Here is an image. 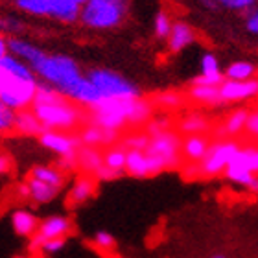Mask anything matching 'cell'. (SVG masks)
<instances>
[{"label": "cell", "instance_id": "obj_1", "mask_svg": "<svg viewBox=\"0 0 258 258\" xmlns=\"http://www.w3.org/2000/svg\"><path fill=\"white\" fill-rule=\"evenodd\" d=\"M153 116V102L144 98L135 100H114V102L100 103L96 107L87 111V122L96 124L111 131H124V127L144 125Z\"/></svg>", "mask_w": 258, "mask_h": 258}, {"label": "cell", "instance_id": "obj_2", "mask_svg": "<svg viewBox=\"0 0 258 258\" xmlns=\"http://www.w3.org/2000/svg\"><path fill=\"white\" fill-rule=\"evenodd\" d=\"M28 67L33 70L35 78L41 83L52 85L69 100L72 96V92L76 91V87L85 78V72L81 70L80 63L72 59L70 55L48 54L44 50H41L37 57Z\"/></svg>", "mask_w": 258, "mask_h": 258}, {"label": "cell", "instance_id": "obj_3", "mask_svg": "<svg viewBox=\"0 0 258 258\" xmlns=\"http://www.w3.org/2000/svg\"><path fill=\"white\" fill-rule=\"evenodd\" d=\"M30 109L37 116L41 125L44 129H52V131H70L72 133L87 122L85 109L80 107L69 98H64L63 94L52 102L32 103Z\"/></svg>", "mask_w": 258, "mask_h": 258}, {"label": "cell", "instance_id": "obj_4", "mask_svg": "<svg viewBox=\"0 0 258 258\" xmlns=\"http://www.w3.org/2000/svg\"><path fill=\"white\" fill-rule=\"evenodd\" d=\"M129 13V0H85L80 22L89 30L109 32L122 26Z\"/></svg>", "mask_w": 258, "mask_h": 258}, {"label": "cell", "instance_id": "obj_5", "mask_svg": "<svg viewBox=\"0 0 258 258\" xmlns=\"http://www.w3.org/2000/svg\"><path fill=\"white\" fill-rule=\"evenodd\" d=\"M181 135L172 131V127L162 129L159 133L151 135L150 142L146 146V157H148V170L151 175L177 168L181 162Z\"/></svg>", "mask_w": 258, "mask_h": 258}, {"label": "cell", "instance_id": "obj_6", "mask_svg": "<svg viewBox=\"0 0 258 258\" xmlns=\"http://www.w3.org/2000/svg\"><path fill=\"white\" fill-rule=\"evenodd\" d=\"M85 76L87 80L92 83V87L96 89L98 96H100V103L114 102V100H135V98L142 96L139 85L127 80L125 76H122L116 70L91 69Z\"/></svg>", "mask_w": 258, "mask_h": 258}, {"label": "cell", "instance_id": "obj_7", "mask_svg": "<svg viewBox=\"0 0 258 258\" xmlns=\"http://www.w3.org/2000/svg\"><path fill=\"white\" fill-rule=\"evenodd\" d=\"M240 150V142L234 139H220L216 142H210L209 150L205 153V157L199 161V168L201 173L207 177H214L223 173L227 164L232 161V157L236 155V151Z\"/></svg>", "mask_w": 258, "mask_h": 258}, {"label": "cell", "instance_id": "obj_8", "mask_svg": "<svg viewBox=\"0 0 258 258\" xmlns=\"http://www.w3.org/2000/svg\"><path fill=\"white\" fill-rule=\"evenodd\" d=\"M72 232V220L64 214H54L48 216L46 220L39 221V227L35 234L30 238V249L39 251L41 243L52 238H67Z\"/></svg>", "mask_w": 258, "mask_h": 258}, {"label": "cell", "instance_id": "obj_9", "mask_svg": "<svg viewBox=\"0 0 258 258\" xmlns=\"http://www.w3.org/2000/svg\"><path fill=\"white\" fill-rule=\"evenodd\" d=\"M37 140L44 150L52 151V153L57 157L74 155L81 146L78 135L70 133V131H52V129H44L43 133L37 137Z\"/></svg>", "mask_w": 258, "mask_h": 258}, {"label": "cell", "instance_id": "obj_10", "mask_svg": "<svg viewBox=\"0 0 258 258\" xmlns=\"http://www.w3.org/2000/svg\"><path fill=\"white\" fill-rule=\"evenodd\" d=\"M220 96H221V103L253 100V98L258 96V78H251V80H243V81L223 80L220 85Z\"/></svg>", "mask_w": 258, "mask_h": 258}, {"label": "cell", "instance_id": "obj_11", "mask_svg": "<svg viewBox=\"0 0 258 258\" xmlns=\"http://www.w3.org/2000/svg\"><path fill=\"white\" fill-rule=\"evenodd\" d=\"M78 139L83 146H92V148H102V146H113L118 142L120 133L111 131V129H103L96 124H87L81 125V131L78 133Z\"/></svg>", "mask_w": 258, "mask_h": 258}, {"label": "cell", "instance_id": "obj_12", "mask_svg": "<svg viewBox=\"0 0 258 258\" xmlns=\"http://www.w3.org/2000/svg\"><path fill=\"white\" fill-rule=\"evenodd\" d=\"M166 41L168 50L172 54H179V52L188 48L190 44L196 41V32H194V28L190 26L188 22L177 21L172 24V30H170V35L166 37Z\"/></svg>", "mask_w": 258, "mask_h": 258}, {"label": "cell", "instance_id": "obj_13", "mask_svg": "<svg viewBox=\"0 0 258 258\" xmlns=\"http://www.w3.org/2000/svg\"><path fill=\"white\" fill-rule=\"evenodd\" d=\"M96 194V179L92 175L81 173L80 177H76V181L72 183V188L69 192V203L72 207H81L87 201H91Z\"/></svg>", "mask_w": 258, "mask_h": 258}, {"label": "cell", "instance_id": "obj_14", "mask_svg": "<svg viewBox=\"0 0 258 258\" xmlns=\"http://www.w3.org/2000/svg\"><path fill=\"white\" fill-rule=\"evenodd\" d=\"M210 146V139L207 135H186L181 140V155L188 162H199L205 157Z\"/></svg>", "mask_w": 258, "mask_h": 258}, {"label": "cell", "instance_id": "obj_15", "mask_svg": "<svg viewBox=\"0 0 258 258\" xmlns=\"http://www.w3.org/2000/svg\"><path fill=\"white\" fill-rule=\"evenodd\" d=\"M76 157H78V170L87 175H94L103 164V151H100V148L81 144Z\"/></svg>", "mask_w": 258, "mask_h": 258}, {"label": "cell", "instance_id": "obj_16", "mask_svg": "<svg viewBox=\"0 0 258 258\" xmlns=\"http://www.w3.org/2000/svg\"><path fill=\"white\" fill-rule=\"evenodd\" d=\"M44 127L37 120V116L32 113V109H21L15 113V133L21 137H28V139H37L39 135L43 133Z\"/></svg>", "mask_w": 258, "mask_h": 258}, {"label": "cell", "instance_id": "obj_17", "mask_svg": "<svg viewBox=\"0 0 258 258\" xmlns=\"http://www.w3.org/2000/svg\"><path fill=\"white\" fill-rule=\"evenodd\" d=\"M11 227L19 236L32 238L39 227L37 216L28 209H17L11 212Z\"/></svg>", "mask_w": 258, "mask_h": 258}, {"label": "cell", "instance_id": "obj_18", "mask_svg": "<svg viewBox=\"0 0 258 258\" xmlns=\"http://www.w3.org/2000/svg\"><path fill=\"white\" fill-rule=\"evenodd\" d=\"M26 184H28V199L33 201L35 205L52 203L61 192V190L50 186L48 183H43V181H39V179H35V177H30V175H28V179H26Z\"/></svg>", "mask_w": 258, "mask_h": 258}, {"label": "cell", "instance_id": "obj_19", "mask_svg": "<svg viewBox=\"0 0 258 258\" xmlns=\"http://www.w3.org/2000/svg\"><path fill=\"white\" fill-rule=\"evenodd\" d=\"M30 177H35L43 183H48L50 186H54L57 190H63L64 186V172H61L59 168L52 166V164H35L30 170Z\"/></svg>", "mask_w": 258, "mask_h": 258}, {"label": "cell", "instance_id": "obj_20", "mask_svg": "<svg viewBox=\"0 0 258 258\" xmlns=\"http://www.w3.org/2000/svg\"><path fill=\"white\" fill-rule=\"evenodd\" d=\"M124 170H125V173L131 175V177H137V179L150 177V170H148V157H146L144 150H127Z\"/></svg>", "mask_w": 258, "mask_h": 258}, {"label": "cell", "instance_id": "obj_21", "mask_svg": "<svg viewBox=\"0 0 258 258\" xmlns=\"http://www.w3.org/2000/svg\"><path fill=\"white\" fill-rule=\"evenodd\" d=\"M188 96L192 102L199 103V105L216 107L221 103L220 87L214 85H192V89L188 91Z\"/></svg>", "mask_w": 258, "mask_h": 258}, {"label": "cell", "instance_id": "obj_22", "mask_svg": "<svg viewBox=\"0 0 258 258\" xmlns=\"http://www.w3.org/2000/svg\"><path fill=\"white\" fill-rule=\"evenodd\" d=\"M247 116H249V111L247 109H236V111H232L229 116H227L225 124L221 127V137H238V135H242L245 131V124H247Z\"/></svg>", "mask_w": 258, "mask_h": 258}, {"label": "cell", "instance_id": "obj_23", "mask_svg": "<svg viewBox=\"0 0 258 258\" xmlns=\"http://www.w3.org/2000/svg\"><path fill=\"white\" fill-rule=\"evenodd\" d=\"M210 129V122L207 116L199 113L186 114L181 122H179V133L181 135H203Z\"/></svg>", "mask_w": 258, "mask_h": 258}, {"label": "cell", "instance_id": "obj_24", "mask_svg": "<svg viewBox=\"0 0 258 258\" xmlns=\"http://www.w3.org/2000/svg\"><path fill=\"white\" fill-rule=\"evenodd\" d=\"M256 76V67L251 61H234L227 67V70L223 72L225 80H234V81H243L251 80Z\"/></svg>", "mask_w": 258, "mask_h": 258}, {"label": "cell", "instance_id": "obj_25", "mask_svg": "<svg viewBox=\"0 0 258 258\" xmlns=\"http://www.w3.org/2000/svg\"><path fill=\"white\" fill-rule=\"evenodd\" d=\"M223 175H225L231 183L240 184V186H243V188H245V186L251 183V179L254 177L253 172H249L247 168L242 166V164L236 161H231L229 164H227V168L223 170Z\"/></svg>", "mask_w": 258, "mask_h": 258}, {"label": "cell", "instance_id": "obj_26", "mask_svg": "<svg viewBox=\"0 0 258 258\" xmlns=\"http://www.w3.org/2000/svg\"><path fill=\"white\" fill-rule=\"evenodd\" d=\"M125 155H127V150H125L122 144H113L109 146L107 150L103 151V166L113 168V170H120V172H125Z\"/></svg>", "mask_w": 258, "mask_h": 258}, {"label": "cell", "instance_id": "obj_27", "mask_svg": "<svg viewBox=\"0 0 258 258\" xmlns=\"http://www.w3.org/2000/svg\"><path fill=\"white\" fill-rule=\"evenodd\" d=\"M232 161L240 162L242 166H245L249 172H253L258 175V146H245L236 151V155L232 157Z\"/></svg>", "mask_w": 258, "mask_h": 258}, {"label": "cell", "instance_id": "obj_28", "mask_svg": "<svg viewBox=\"0 0 258 258\" xmlns=\"http://www.w3.org/2000/svg\"><path fill=\"white\" fill-rule=\"evenodd\" d=\"M15 113L17 111L0 102V137L15 133Z\"/></svg>", "mask_w": 258, "mask_h": 258}, {"label": "cell", "instance_id": "obj_29", "mask_svg": "<svg viewBox=\"0 0 258 258\" xmlns=\"http://www.w3.org/2000/svg\"><path fill=\"white\" fill-rule=\"evenodd\" d=\"M183 103H184L183 96H181L179 92H173V91L161 92V94L153 100V105H159V107L166 109V111H175V109H179Z\"/></svg>", "mask_w": 258, "mask_h": 258}, {"label": "cell", "instance_id": "obj_30", "mask_svg": "<svg viewBox=\"0 0 258 258\" xmlns=\"http://www.w3.org/2000/svg\"><path fill=\"white\" fill-rule=\"evenodd\" d=\"M24 32V22L17 17H0V33L4 37H19Z\"/></svg>", "mask_w": 258, "mask_h": 258}, {"label": "cell", "instance_id": "obj_31", "mask_svg": "<svg viewBox=\"0 0 258 258\" xmlns=\"http://www.w3.org/2000/svg\"><path fill=\"white\" fill-rule=\"evenodd\" d=\"M172 17L168 15L166 11H159L153 19V33L157 39H166L172 30Z\"/></svg>", "mask_w": 258, "mask_h": 258}, {"label": "cell", "instance_id": "obj_32", "mask_svg": "<svg viewBox=\"0 0 258 258\" xmlns=\"http://www.w3.org/2000/svg\"><path fill=\"white\" fill-rule=\"evenodd\" d=\"M199 69H201V72H199L201 76H221L223 74L218 57H216L214 54H210V52L203 54L201 63H199Z\"/></svg>", "mask_w": 258, "mask_h": 258}, {"label": "cell", "instance_id": "obj_33", "mask_svg": "<svg viewBox=\"0 0 258 258\" xmlns=\"http://www.w3.org/2000/svg\"><path fill=\"white\" fill-rule=\"evenodd\" d=\"M148 142H150V135L142 133V131H137V133L127 135L120 144L124 146L125 150H146Z\"/></svg>", "mask_w": 258, "mask_h": 258}, {"label": "cell", "instance_id": "obj_34", "mask_svg": "<svg viewBox=\"0 0 258 258\" xmlns=\"http://www.w3.org/2000/svg\"><path fill=\"white\" fill-rule=\"evenodd\" d=\"M92 242H94V247L100 251H114L116 249V238L107 231H98L92 238Z\"/></svg>", "mask_w": 258, "mask_h": 258}, {"label": "cell", "instance_id": "obj_35", "mask_svg": "<svg viewBox=\"0 0 258 258\" xmlns=\"http://www.w3.org/2000/svg\"><path fill=\"white\" fill-rule=\"evenodd\" d=\"M216 4L232 11H247L256 4V0H216Z\"/></svg>", "mask_w": 258, "mask_h": 258}, {"label": "cell", "instance_id": "obj_36", "mask_svg": "<svg viewBox=\"0 0 258 258\" xmlns=\"http://www.w3.org/2000/svg\"><path fill=\"white\" fill-rule=\"evenodd\" d=\"M67 245V238H52V240H46V242L41 243L39 251H43L46 254H57L61 253Z\"/></svg>", "mask_w": 258, "mask_h": 258}, {"label": "cell", "instance_id": "obj_37", "mask_svg": "<svg viewBox=\"0 0 258 258\" xmlns=\"http://www.w3.org/2000/svg\"><path fill=\"white\" fill-rule=\"evenodd\" d=\"M125 172H120V170H113V168H107V166H103L98 170L92 177L96 179V181H103V183H107V181H114V179H120L122 175H124Z\"/></svg>", "mask_w": 258, "mask_h": 258}, {"label": "cell", "instance_id": "obj_38", "mask_svg": "<svg viewBox=\"0 0 258 258\" xmlns=\"http://www.w3.org/2000/svg\"><path fill=\"white\" fill-rule=\"evenodd\" d=\"M245 28L249 33L258 35V6H253L251 10L245 11Z\"/></svg>", "mask_w": 258, "mask_h": 258}, {"label": "cell", "instance_id": "obj_39", "mask_svg": "<svg viewBox=\"0 0 258 258\" xmlns=\"http://www.w3.org/2000/svg\"><path fill=\"white\" fill-rule=\"evenodd\" d=\"M223 80H225V78H223V74H221V76H201V74H199L198 78H194V80H192V85H214V87H220Z\"/></svg>", "mask_w": 258, "mask_h": 258}, {"label": "cell", "instance_id": "obj_40", "mask_svg": "<svg viewBox=\"0 0 258 258\" xmlns=\"http://www.w3.org/2000/svg\"><path fill=\"white\" fill-rule=\"evenodd\" d=\"M245 131H247L251 137L258 139V109H254V111H249L247 124H245Z\"/></svg>", "mask_w": 258, "mask_h": 258}, {"label": "cell", "instance_id": "obj_41", "mask_svg": "<svg viewBox=\"0 0 258 258\" xmlns=\"http://www.w3.org/2000/svg\"><path fill=\"white\" fill-rule=\"evenodd\" d=\"M13 172V161L6 151L0 150V177H6Z\"/></svg>", "mask_w": 258, "mask_h": 258}, {"label": "cell", "instance_id": "obj_42", "mask_svg": "<svg viewBox=\"0 0 258 258\" xmlns=\"http://www.w3.org/2000/svg\"><path fill=\"white\" fill-rule=\"evenodd\" d=\"M183 175L186 179H196L199 175H203L201 173V168H199V162H188V166L183 170Z\"/></svg>", "mask_w": 258, "mask_h": 258}, {"label": "cell", "instance_id": "obj_43", "mask_svg": "<svg viewBox=\"0 0 258 258\" xmlns=\"http://www.w3.org/2000/svg\"><path fill=\"white\" fill-rule=\"evenodd\" d=\"M245 188H247V192H251V194H258V175H254V177L251 179V183H249Z\"/></svg>", "mask_w": 258, "mask_h": 258}, {"label": "cell", "instance_id": "obj_44", "mask_svg": "<svg viewBox=\"0 0 258 258\" xmlns=\"http://www.w3.org/2000/svg\"><path fill=\"white\" fill-rule=\"evenodd\" d=\"M17 194H19L22 199H28V184H26V181L17 186Z\"/></svg>", "mask_w": 258, "mask_h": 258}, {"label": "cell", "instance_id": "obj_45", "mask_svg": "<svg viewBox=\"0 0 258 258\" xmlns=\"http://www.w3.org/2000/svg\"><path fill=\"white\" fill-rule=\"evenodd\" d=\"M201 6L203 8H207V10H210V11H216L220 6L216 4V0H201Z\"/></svg>", "mask_w": 258, "mask_h": 258}, {"label": "cell", "instance_id": "obj_46", "mask_svg": "<svg viewBox=\"0 0 258 258\" xmlns=\"http://www.w3.org/2000/svg\"><path fill=\"white\" fill-rule=\"evenodd\" d=\"M6 54H8V39L0 33V57H2V55H6Z\"/></svg>", "mask_w": 258, "mask_h": 258}, {"label": "cell", "instance_id": "obj_47", "mask_svg": "<svg viewBox=\"0 0 258 258\" xmlns=\"http://www.w3.org/2000/svg\"><path fill=\"white\" fill-rule=\"evenodd\" d=\"M72 2H76V4H80V6L85 4V0H72Z\"/></svg>", "mask_w": 258, "mask_h": 258}, {"label": "cell", "instance_id": "obj_48", "mask_svg": "<svg viewBox=\"0 0 258 258\" xmlns=\"http://www.w3.org/2000/svg\"><path fill=\"white\" fill-rule=\"evenodd\" d=\"M212 258H225V256H221V254H218V256H212Z\"/></svg>", "mask_w": 258, "mask_h": 258}, {"label": "cell", "instance_id": "obj_49", "mask_svg": "<svg viewBox=\"0 0 258 258\" xmlns=\"http://www.w3.org/2000/svg\"><path fill=\"white\" fill-rule=\"evenodd\" d=\"M15 258H24V256H15Z\"/></svg>", "mask_w": 258, "mask_h": 258}, {"label": "cell", "instance_id": "obj_50", "mask_svg": "<svg viewBox=\"0 0 258 258\" xmlns=\"http://www.w3.org/2000/svg\"><path fill=\"white\" fill-rule=\"evenodd\" d=\"M256 74H258V69H256Z\"/></svg>", "mask_w": 258, "mask_h": 258}, {"label": "cell", "instance_id": "obj_51", "mask_svg": "<svg viewBox=\"0 0 258 258\" xmlns=\"http://www.w3.org/2000/svg\"><path fill=\"white\" fill-rule=\"evenodd\" d=\"M256 2H258V0H256Z\"/></svg>", "mask_w": 258, "mask_h": 258}]
</instances>
